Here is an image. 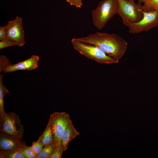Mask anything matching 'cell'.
Listing matches in <instances>:
<instances>
[{
	"mask_svg": "<svg viewBox=\"0 0 158 158\" xmlns=\"http://www.w3.org/2000/svg\"><path fill=\"white\" fill-rule=\"evenodd\" d=\"M143 14L142 18L137 23L127 22L125 25L128 27L130 33L134 34L147 31L158 26V10L148 12L143 11Z\"/></svg>",
	"mask_w": 158,
	"mask_h": 158,
	"instance_id": "5b68a950",
	"label": "cell"
},
{
	"mask_svg": "<svg viewBox=\"0 0 158 158\" xmlns=\"http://www.w3.org/2000/svg\"><path fill=\"white\" fill-rule=\"evenodd\" d=\"M66 1L71 6L80 8L83 5L82 0H66Z\"/></svg>",
	"mask_w": 158,
	"mask_h": 158,
	"instance_id": "44dd1931",
	"label": "cell"
},
{
	"mask_svg": "<svg viewBox=\"0 0 158 158\" xmlns=\"http://www.w3.org/2000/svg\"><path fill=\"white\" fill-rule=\"evenodd\" d=\"M118 0H104L100 2L95 9L91 11L92 22L98 30L102 29L109 20L117 14Z\"/></svg>",
	"mask_w": 158,
	"mask_h": 158,
	"instance_id": "7a4b0ae2",
	"label": "cell"
},
{
	"mask_svg": "<svg viewBox=\"0 0 158 158\" xmlns=\"http://www.w3.org/2000/svg\"><path fill=\"white\" fill-rule=\"evenodd\" d=\"M82 42L99 47L108 56L119 60L127 48V43L116 34L97 32L88 36L74 38Z\"/></svg>",
	"mask_w": 158,
	"mask_h": 158,
	"instance_id": "6da1fadb",
	"label": "cell"
},
{
	"mask_svg": "<svg viewBox=\"0 0 158 158\" xmlns=\"http://www.w3.org/2000/svg\"><path fill=\"white\" fill-rule=\"evenodd\" d=\"M25 142L22 139H17L12 136L0 131V149L4 151L18 149Z\"/></svg>",
	"mask_w": 158,
	"mask_h": 158,
	"instance_id": "30bf717a",
	"label": "cell"
},
{
	"mask_svg": "<svg viewBox=\"0 0 158 158\" xmlns=\"http://www.w3.org/2000/svg\"><path fill=\"white\" fill-rule=\"evenodd\" d=\"M64 151V147L62 144L57 146L50 158H61Z\"/></svg>",
	"mask_w": 158,
	"mask_h": 158,
	"instance_id": "d6986e66",
	"label": "cell"
},
{
	"mask_svg": "<svg viewBox=\"0 0 158 158\" xmlns=\"http://www.w3.org/2000/svg\"><path fill=\"white\" fill-rule=\"evenodd\" d=\"M52 131L54 143L57 145L62 144L64 131L71 120L69 115L65 112H54L50 115Z\"/></svg>",
	"mask_w": 158,
	"mask_h": 158,
	"instance_id": "8992f818",
	"label": "cell"
},
{
	"mask_svg": "<svg viewBox=\"0 0 158 158\" xmlns=\"http://www.w3.org/2000/svg\"><path fill=\"white\" fill-rule=\"evenodd\" d=\"M20 149L25 158H37V154L32 150L30 147L26 144L25 142L21 145Z\"/></svg>",
	"mask_w": 158,
	"mask_h": 158,
	"instance_id": "2e32d148",
	"label": "cell"
},
{
	"mask_svg": "<svg viewBox=\"0 0 158 158\" xmlns=\"http://www.w3.org/2000/svg\"><path fill=\"white\" fill-rule=\"evenodd\" d=\"M0 158H25L20 148L15 150L4 151L0 150Z\"/></svg>",
	"mask_w": 158,
	"mask_h": 158,
	"instance_id": "5bb4252c",
	"label": "cell"
},
{
	"mask_svg": "<svg viewBox=\"0 0 158 158\" xmlns=\"http://www.w3.org/2000/svg\"><path fill=\"white\" fill-rule=\"evenodd\" d=\"M6 26L7 38L14 42L17 46H23L25 41L22 18L17 16L14 20L9 21Z\"/></svg>",
	"mask_w": 158,
	"mask_h": 158,
	"instance_id": "ba28073f",
	"label": "cell"
},
{
	"mask_svg": "<svg viewBox=\"0 0 158 158\" xmlns=\"http://www.w3.org/2000/svg\"><path fill=\"white\" fill-rule=\"evenodd\" d=\"M71 42L74 48L80 54L99 63H116L119 61V60L108 56L95 45L80 42L74 38L71 40Z\"/></svg>",
	"mask_w": 158,
	"mask_h": 158,
	"instance_id": "3957f363",
	"label": "cell"
},
{
	"mask_svg": "<svg viewBox=\"0 0 158 158\" xmlns=\"http://www.w3.org/2000/svg\"><path fill=\"white\" fill-rule=\"evenodd\" d=\"M57 146L54 143L44 146L42 150L37 154L36 158H50Z\"/></svg>",
	"mask_w": 158,
	"mask_h": 158,
	"instance_id": "9a60e30c",
	"label": "cell"
},
{
	"mask_svg": "<svg viewBox=\"0 0 158 158\" xmlns=\"http://www.w3.org/2000/svg\"><path fill=\"white\" fill-rule=\"evenodd\" d=\"M80 134V133L75 129L71 119L64 131L62 138V144L64 147V151L67 149L71 141Z\"/></svg>",
	"mask_w": 158,
	"mask_h": 158,
	"instance_id": "8fae6325",
	"label": "cell"
},
{
	"mask_svg": "<svg viewBox=\"0 0 158 158\" xmlns=\"http://www.w3.org/2000/svg\"><path fill=\"white\" fill-rule=\"evenodd\" d=\"M118 1L119 6L117 14L121 17L125 25L128 21L135 23L142 20L144 14L141 4H136L133 0Z\"/></svg>",
	"mask_w": 158,
	"mask_h": 158,
	"instance_id": "277c9868",
	"label": "cell"
},
{
	"mask_svg": "<svg viewBox=\"0 0 158 158\" xmlns=\"http://www.w3.org/2000/svg\"><path fill=\"white\" fill-rule=\"evenodd\" d=\"M44 147L43 145L38 138L36 141L32 142V145L30 147L35 153L37 154L42 150Z\"/></svg>",
	"mask_w": 158,
	"mask_h": 158,
	"instance_id": "ac0fdd59",
	"label": "cell"
},
{
	"mask_svg": "<svg viewBox=\"0 0 158 158\" xmlns=\"http://www.w3.org/2000/svg\"><path fill=\"white\" fill-rule=\"evenodd\" d=\"M138 1V3L141 4L142 3H146L152 0H137Z\"/></svg>",
	"mask_w": 158,
	"mask_h": 158,
	"instance_id": "603a6c76",
	"label": "cell"
},
{
	"mask_svg": "<svg viewBox=\"0 0 158 158\" xmlns=\"http://www.w3.org/2000/svg\"><path fill=\"white\" fill-rule=\"evenodd\" d=\"M7 32L6 25L0 27V41L7 38Z\"/></svg>",
	"mask_w": 158,
	"mask_h": 158,
	"instance_id": "7402d4cb",
	"label": "cell"
},
{
	"mask_svg": "<svg viewBox=\"0 0 158 158\" xmlns=\"http://www.w3.org/2000/svg\"><path fill=\"white\" fill-rule=\"evenodd\" d=\"M4 75H0V128L2 127L6 113L4 107V98L5 95L9 92L3 84L2 80Z\"/></svg>",
	"mask_w": 158,
	"mask_h": 158,
	"instance_id": "7c38bea8",
	"label": "cell"
},
{
	"mask_svg": "<svg viewBox=\"0 0 158 158\" xmlns=\"http://www.w3.org/2000/svg\"><path fill=\"white\" fill-rule=\"evenodd\" d=\"M19 116L14 112L6 113L0 131L21 140L23 137L24 130Z\"/></svg>",
	"mask_w": 158,
	"mask_h": 158,
	"instance_id": "52a82bcc",
	"label": "cell"
},
{
	"mask_svg": "<svg viewBox=\"0 0 158 158\" xmlns=\"http://www.w3.org/2000/svg\"><path fill=\"white\" fill-rule=\"evenodd\" d=\"M39 61V56L33 55L28 59L16 63L12 64L10 63L0 70V72L8 73L18 70L32 71L38 67Z\"/></svg>",
	"mask_w": 158,
	"mask_h": 158,
	"instance_id": "9c48e42d",
	"label": "cell"
},
{
	"mask_svg": "<svg viewBox=\"0 0 158 158\" xmlns=\"http://www.w3.org/2000/svg\"><path fill=\"white\" fill-rule=\"evenodd\" d=\"M126 0L130 1H131V0Z\"/></svg>",
	"mask_w": 158,
	"mask_h": 158,
	"instance_id": "cb8c5ba5",
	"label": "cell"
},
{
	"mask_svg": "<svg viewBox=\"0 0 158 158\" xmlns=\"http://www.w3.org/2000/svg\"><path fill=\"white\" fill-rule=\"evenodd\" d=\"M142 9L143 11L146 12L158 10V0H152L144 3Z\"/></svg>",
	"mask_w": 158,
	"mask_h": 158,
	"instance_id": "e0dca14e",
	"label": "cell"
},
{
	"mask_svg": "<svg viewBox=\"0 0 158 158\" xmlns=\"http://www.w3.org/2000/svg\"><path fill=\"white\" fill-rule=\"evenodd\" d=\"M39 138L44 146L54 143V140L51 128L50 119L45 130L39 136Z\"/></svg>",
	"mask_w": 158,
	"mask_h": 158,
	"instance_id": "4fadbf2b",
	"label": "cell"
},
{
	"mask_svg": "<svg viewBox=\"0 0 158 158\" xmlns=\"http://www.w3.org/2000/svg\"><path fill=\"white\" fill-rule=\"evenodd\" d=\"M16 46V44L13 41L6 38L0 42V49L10 46Z\"/></svg>",
	"mask_w": 158,
	"mask_h": 158,
	"instance_id": "ffe728a7",
	"label": "cell"
}]
</instances>
